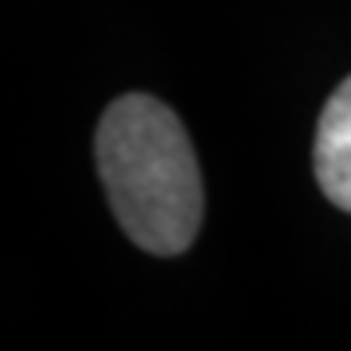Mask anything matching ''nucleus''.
<instances>
[{
	"label": "nucleus",
	"instance_id": "1",
	"mask_svg": "<svg viewBox=\"0 0 351 351\" xmlns=\"http://www.w3.org/2000/svg\"><path fill=\"white\" fill-rule=\"evenodd\" d=\"M97 169L111 212L133 244L180 254L204 215L201 169L183 122L147 93L119 97L97 125Z\"/></svg>",
	"mask_w": 351,
	"mask_h": 351
},
{
	"label": "nucleus",
	"instance_id": "2",
	"mask_svg": "<svg viewBox=\"0 0 351 351\" xmlns=\"http://www.w3.org/2000/svg\"><path fill=\"white\" fill-rule=\"evenodd\" d=\"M315 180L337 208L351 212V75L330 93L319 115Z\"/></svg>",
	"mask_w": 351,
	"mask_h": 351
}]
</instances>
